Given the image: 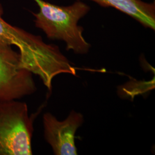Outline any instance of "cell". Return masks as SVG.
<instances>
[{
  "instance_id": "4",
  "label": "cell",
  "mask_w": 155,
  "mask_h": 155,
  "mask_svg": "<svg viewBox=\"0 0 155 155\" xmlns=\"http://www.w3.org/2000/svg\"><path fill=\"white\" fill-rule=\"evenodd\" d=\"M84 122L83 116L72 110L63 121L50 113L43 117L44 136L56 155H77L75 137L78 129Z\"/></svg>"
},
{
  "instance_id": "1",
  "label": "cell",
  "mask_w": 155,
  "mask_h": 155,
  "mask_svg": "<svg viewBox=\"0 0 155 155\" xmlns=\"http://www.w3.org/2000/svg\"><path fill=\"white\" fill-rule=\"evenodd\" d=\"M39 11L33 13L35 26L41 29L48 39L59 40L66 45L67 51L77 54L89 52L91 45L83 35V28L79 21L90 11V7L81 1L72 5L59 6L44 0H33Z\"/></svg>"
},
{
  "instance_id": "3",
  "label": "cell",
  "mask_w": 155,
  "mask_h": 155,
  "mask_svg": "<svg viewBox=\"0 0 155 155\" xmlns=\"http://www.w3.org/2000/svg\"><path fill=\"white\" fill-rule=\"evenodd\" d=\"M12 47L0 43V102L20 100L37 90L33 74L22 66Z\"/></svg>"
},
{
  "instance_id": "2",
  "label": "cell",
  "mask_w": 155,
  "mask_h": 155,
  "mask_svg": "<svg viewBox=\"0 0 155 155\" xmlns=\"http://www.w3.org/2000/svg\"><path fill=\"white\" fill-rule=\"evenodd\" d=\"M33 117L26 103L0 102V155H31Z\"/></svg>"
},
{
  "instance_id": "5",
  "label": "cell",
  "mask_w": 155,
  "mask_h": 155,
  "mask_svg": "<svg viewBox=\"0 0 155 155\" xmlns=\"http://www.w3.org/2000/svg\"><path fill=\"white\" fill-rule=\"evenodd\" d=\"M89 1L95 2L102 6L114 8L132 17L145 27L155 30V2L147 3L141 0Z\"/></svg>"
}]
</instances>
